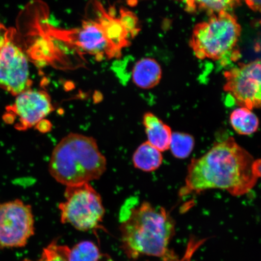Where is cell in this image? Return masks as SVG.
<instances>
[{
	"mask_svg": "<svg viewBox=\"0 0 261 261\" xmlns=\"http://www.w3.org/2000/svg\"><path fill=\"white\" fill-rule=\"evenodd\" d=\"M260 174V160L254 159L229 137L215 143L203 156L192 160L179 195L221 189L239 197L255 187Z\"/></svg>",
	"mask_w": 261,
	"mask_h": 261,
	"instance_id": "1",
	"label": "cell"
},
{
	"mask_svg": "<svg viewBox=\"0 0 261 261\" xmlns=\"http://www.w3.org/2000/svg\"><path fill=\"white\" fill-rule=\"evenodd\" d=\"M122 214V249L129 259L140 256L173 258L169 249L175 231L174 219L161 207L148 202L123 208Z\"/></svg>",
	"mask_w": 261,
	"mask_h": 261,
	"instance_id": "2",
	"label": "cell"
},
{
	"mask_svg": "<svg viewBox=\"0 0 261 261\" xmlns=\"http://www.w3.org/2000/svg\"><path fill=\"white\" fill-rule=\"evenodd\" d=\"M107 169V160L92 137L70 133L59 142L48 163L50 175L62 185L90 184Z\"/></svg>",
	"mask_w": 261,
	"mask_h": 261,
	"instance_id": "3",
	"label": "cell"
},
{
	"mask_svg": "<svg viewBox=\"0 0 261 261\" xmlns=\"http://www.w3.org/2000/svg\"><path fill=\"white\" fill-rule=\"evenodd\" d=\"M241 28L236 16L228 12L212 14L207 21L195 26L190 46L198 59L213 61L225 60L239 53L234 52L241 35Z\"/></svg>",
	"mask_w": 261,
	"mask_h": 261,
	"instance_id": "4",
	"label": "cell"
},
{
	"mask_svg": "<svg viewBox=\"0 0 261 261\" xmlns=\"http://www.w3.org/2000/svg\"><path fill=\"white\" fill-rule=\"evenodd\" d=\"M92 7L93 18L83 21L81 27L65 30L47 26V34L84 53L93 55L97 60L119 58L121 51L110 40L101 18L99 6L94 0Z\"/></svg>",
	"mask_w": 261,
	"mask_h": 261,
	"instance_id": "5",
	"label": "cell"
},
{
	"mask_svg": "<svg viewBox=\"0 0 261 261\" xmlns=\"http://www.w3.org/2000/svg\"><path fill=\"white\" fill-rule=\"evenodd\" d=\"M66 187L65 201L59 205L62 223L84 231L100 227L105 208L99 194L90 184Z\"/></svg>",
	"mask_w": 261,
	"mask_h": 261,
	"instance_id": "6",
	"label": "cell"
},
{
	"mask_svg": "<svg viewBox=\"0 0 261 261\" xmlns=\"http://www.w3.org/2000/svg\"><path fill=\"white\" fill-rule=\"evenodd\" d=\"M30 205L20 200L0 203V248L24 247L35 233Z\"/></svg>",
	"mask_w": 261,
	"mask_h": 261,
	"instance_id": "7",
	"label": "cell"
},
{
	"mask_svg": "<svg viewBox=\"0 0 261 261\" xmlns=\"http://www.w3.org/2000/svg\"><path fill=\"white\" fill-rule=\"evenodd\" d=\"M260 61L240 63L225 71L223 89L237 106L250 110L259 109L261 102Z\"/></svg>",
	"mask_w": 261,
	"mask_h": 261,
	"instance_id": "8",
	"label": "cell"
},
{
	"mask_svg": "<svg viewBox=\"0 0 261 261\" xmlns=\"http://www.w3.org/2000/svg\"><path fill=\"white\" fill-rule=\"evenodd\" d=\"M15 97L14 102L6 108L3 119L16 129L31 128L53 112L51 98L46 91L30 89Z\"/></svg>",
	"mask_w": 261,
	"mask_h": 261,
	"instance_id": "9",
	"label": "cell"
},
{
	"mask_svg": "<svg viewBox=\"0 0 261 261\" xmlns=\"http://www.w3.org/2000/svg\"><path fill=\"white\" fill-rule=\"evenodd\" d=\"M27 57L11 37L0 48V88L12 96L31 89Z\"/></svg>",
	"mask_w": 261,
	"mask_h": 261,
	"instance_id": "10",
	"label": "cell"
},
{
	"mask_svg": "<svg viewBox=\"0 0 261 261\" xmlns=\"http://www.w3.org/2000/svg\"><path fill=\"white\" fill-rule=\"evenodd\" d=\"M143 125L148 138L147 142L162 152L169 149L172 135L170 126L151 112L143 116Z\"/></svg>",
	"mask_w": 261,
	"mask_h": 261,
	"instance_id": "11",
	"label": "cell"
},
{
	"mask_svg": "<svg viewBox=\"0 0 261 261\" xmlns=\"http://www.w3.org/2000/svg\"><path fill=\"white\" fill-rule=\"evenodd\" d=\"M162 76L161 65L154 59L146 58L137 62L132 72L133 83L142 89L158 86Z\"/></svg>",
	"mask_w": 261,
	"mask_h": 261,
	"instance_id": "12",
	"label": "cell"
},
{
	"mask_svg": "<svg viewBox=\"0 0 261 261\" xmlns=\"http://www.w3.org/2000/svg\"><path fill=\"white\" fill-rule=\"evenodd\" d=\"M134 166L145 172L155 171L161 167L163 163L162 152L148 142L142 143L134 153Z\"/></svg>",
	"mask_w": 261,
	"mask_h": 261,
	"instance_id": "13",
	"label": "cell"
},
{
	"mask_svg": "<svg viewBox=\"0 0 261 261\" xmlns=\"http://www.w3.org/2000/svg\"><path fill=\"white\" fill-rule=\"evenodd\" d=\"M231 127L240 135L249 136L255 133L259 127V119L252 110L239 107L230 115Z\"/></svg>",
	"mask_w": 261,
	"mask_h": 261,
	"instance_id": "14",
	"label": "cell"
},
{
	"mask_svg": "<svg viewBox=\"0 0 261 261\" xmlns=\"http://www.w3.org/2000/svg\"><path fill=\"white\" fill-rule=\"evenodd\" d=\"M68 261H100L103 254L95 244L90 241H82L72 248L65 246Z\"/></svg>",
	"mask_w": 261,
	"mask_h": 261,
	"instance_id": "15",
	"label": "cell"
},
{
	"mask_svg": "<svg viewBox=\"0 0 261 261\" xmlns=\"http://www.w3.org/2000/svg\"><path fill=\"white\" fill-rule=\"evenodd\" d=\"M241 0H185L189 12L207 11L211 14L228 10L240 4Z\"/></svg>",
	"mask_w": 261,
	"mask_h": 261,
	"instance_id": "16",
	"label": "cell"
},
{
	"mask_svg": "<svg viewBox=\"0 0 261 261\" xmlns=\"http://www.w3.org/2000/svg\"><path fill=\"white\" fill-rule=\"evenodd\" d=\"M194 146L193 136L185 133H172L169 149L175 158L179 159L187 158L193 151Z\"/></svg>",
	"mask_w": 261,
	"mask_h": 261,
	"instance_id": "17",
	"label": "cell"
},
{
	"mask_svg": "<svg viewBox=\"0 0 261 261\" xmlns=\"http://www.w3.org/2000/svg\"><path fill=\"white\" fill-rule=\"evenodd\" d=\"M22 261H68L65 246H61L54 241L44 249L40 259L33 260L25 259Z\"/></svg>",
	"mask_w": 261,
	"mask_h": 261,
	"instance_id": "18",
	"label": "cell"
},
{
	"mask_svg": "<svg viewBox=\"0 0 261 261\" xmlns=\"http://www.w3.org/2000/svg\"><path fill=\"white\" fill-rule=\"evenodd\" d=\"M119 18L130 38H135L139 34L140 30L139 19L133 12L126 9H120Z\"/></svg>",
	"mask_w": 261,
	"mask_h": 261,
	"instance_id": "19",
	"label": "cell"
},
{
	"mask_svg": "<svg viewBox=\"0 0 261 261\" xmlns=\"http://www.w3.org/2000/svg\"><path fill=\"white\" fill-rule=\"evenodd\" d=\"M12 34L11 31L8 30L4 25L0 24V48L4 45Z\"/></svg>",
	"mask_w": 261,
	"mask_h": 261,
	"instance_id": "20",
	"label": "cell"
},
{
	"mask_svg": "<svg viewBox=\"0 0 261 261\" xmlns=\"http://www.w3.org/2000/svg\"><path fill=\"white\" fill-rule=\"evenodd\" d=\"M249 7L253 11L257 12L260 10V0H245Z\"/></svg>",
	"mask_w": 261,
	"mask_h": 261,
	"instance_id": "21",
	"label": "cell"
},
{
	"mask_svg": "<svg viewBox=\"0 0 261 261\" xmlns=\"http://www.w3.org/2000/svg\"><path fill=\"white\" fill-rule=\"evenodd\" d=\"M100 261H113L109 256L103 255Z\"/></svg>",
	"mask_w": 261,
	"mask_h": 261,
	"instance_id": "22",
	"label": "cell"
},
{
	"mask_svg": "<svg viewBox=\"0 0 261 261\" xmlns=\"http://www.w3.org/2000/svg\"><path fill=\"white\" fill-rule=\"evenodd\" d=\"M181 1H184H184H185V0H181Z\"/></svg>",
	"mask_w": 261,
	"mask_h": 261,
	"instance_id": "23",
	"label": "cell"
}]
</instances>
